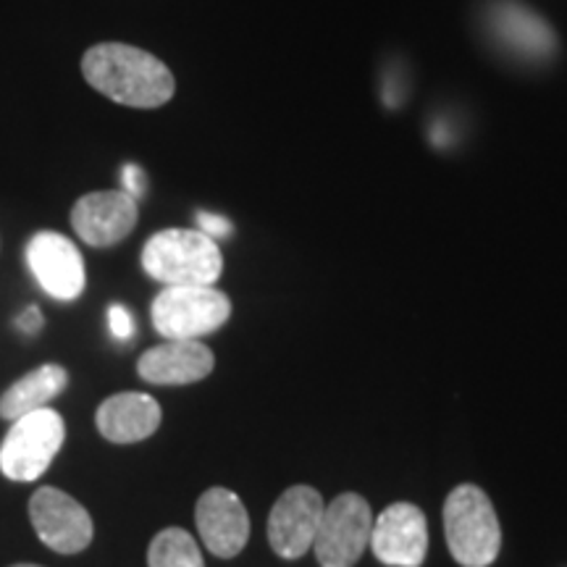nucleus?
Masks as SVG:
<instances>
[{"instance_id":"nucleus-9","label":"nucleus","mask_w":567,"mask_h":567,"mask_svg":"<svg viewBox=\"0 0 567 567\" xmlns=\"http://www.w3.org/2000/svg\"><path fill=\"white\" fill-rule=\"evenodd\" d=\"M27 266H30L42 292H48L59 302L76 300L87 287L82 252L59 231L34 234L27 245Z\"/></svg>"},{"instance_id":"nucleus-13","label":"nucleus","mask_w":567,"mask_h":567,"mask_svg":"<svg viewBox=\"0 0 567 567\" xmlns=\"http://www.w3.org/2000/svg\"><path fill=\"white\" fill-rule=\"evenodd\" d=\"M216 368L210 347L197 339H166L140 358L137 373L155 386H187L208 379Z\"/></svg>"},{"instance_id":"nucleus-14","label":"nucleus","mask_w":567,"mask_h":567,"mask_svg":"<svg viewBox=\"0 0 567 567\" xmlns=\"http://www.w3.org/2000/svg\"><path fill=\"white\" fill-rule=\"evenodd\" d=\"M492 30L496 40L526 61H549L557 53V34L551 27L515 0H502L492 9Z\"/></svg>"},{"instance_id":"nucleus-7","label":"nucleus","mask_w":567,"mask_h":567,"mask_svg":"<svg viewBox=\"0 0 567 567\" xmlns=\"http://www.w3.org/2000/svg\"><path fill=\"white\" fill-rule=\"evenodd\" d=\"M30 520L40 542L59 555H80L95 536L84 505L53 486H42L32 494Z\"/></svg>"},{"instance_id":"nucleus-17","label":"nucleus","mask_w":567,"mask_h":567,"mask_svg":"<svg viewBox=\"0 0 567 567\" xmlns=\"http://www.w3.org/2000/svg\"><path fill=\"white\" fill-rule=\"evenodd\" d=\"M147 567H205L203 551L184 528H163L147 547Z\"/></svg>"},{"instance_id":"nucleus-4","label":"nucleus","mask_w":567,"mask_h":567,"mask_svg":"<svg viewBox=\"0 0 567 567\" xmlns=\"http://www.w3.org/2000/svg\"><path fill=\"white\" fill-rule=\"evenodd\" d=\"M66 439V423L53 408L21 415L0 444V473L17 484H30L48 473Z\"/></svg>"},{"instance_id":"nucleus-16","label":"nucleus","mask_w":567,"mask_h":567,"mask_svg":"<svg viewBox=\"0 0 567 567\" xmlns=\"http://www.w3.org/2000/svg\"><path fill=\"white\" fill-rule=\"evenodd\" d=\"M69 386V373L63 365L48 363L21 375L19 381L6 389L0 396V417L19 421L21 415H30L34 410L48 408Z\"/></svg>"},{"instance_id":"nucleus-11","label":"nucleus","mask_w":567,"mask_h":567,"mask_svg":"<svg viewBox=\"0 0 567 567\" xmlns=\"http://www.w3.org/2000/svg\"><path fill=\"white\" fill-rule=\"evenodd\" d=\"M140 208L124 189H105L80 197L71 208V226L90 247H113L130 237L137 226Z\"/></svg>"},{"instance_id":"nucleus-22","label":"nucleus","mask_w":567,"mask_h":567,"mask_svg":"<svg viewBox=\"0 0 567 567\" xmlns=\"http://www.w3.org/2000/svg\"><path fill=\"white\" fill-rule=\"evenodd\" d=\"M11 567H40V565H11Z\"/></svg>"},{"instance_id":"nucleus-10","label":"nucleus","mask_w":567,"mask_h":567,"mask_svg":"<svg viewBox=\"0 0 567 567\" xmlns=\"http://www.w3.org/2000/svg\"><path fill=\"white\" fill-rule=\"evenodd\" d=\"M379 563L392 567H421L429 555V523L423 509L394 502L373 520L371 547Z\"/></svg>"},{"instance_id":"nucleus-18","label":"nucleus","mask_w":567,"mask_h":567,"mask_svg":"<svg viewBox=\"0 0 567 567\" xmlns=\"http://www.w3.org/2000/svg\"><path fill=\"white\" fill-rule=\"evenodd\" d=\"M195 218H197V229H200L203 234H208L210 239H221V237H229V234H231V221H229V218L218 216V213L200 210Z\"/></svg>"},{"instance_id":"nucleus-5","label":"nucleus","mask_w":567,"mask_h":567,"mask_svg":"<svg viewBox=\"0 0 567 567\" xmlns=\"http://www.w3.org/2000/svg\"><path fill=\"white\" fill-rule=\"evenodd\" d=\"M153 326L166 339H200L229 321L231 300L216 287H166L153 300Z\"/></svg>"},{"instance_id":"nucleus-2","label":"nucleus","mask_w":567,"mask_h":567,"mask_svg":"<svg viewBox=\"0 0 567 567\" xmlns=\"http://www.w3.org/2000/svg\"><path fill=\"white\" fill-rule=\"evenodd\" d=\"M142 268L163 287H216L224 258L200 229H163L142 247Z\"/></svg>"},{"instance_id":"nucleus-6","label":"nucleus","mask_w":567,"mask_h":567,"mask_svg":"<svg viewBox=\"0 0 567 567\" xmlns=\"http://www.w3.org/2000/svg\"><path fill=\"white\" fill-rule=\"evenodd\" d=\"M373 513L360 494H339L326 505L313 551L321 567H354L371 547Z\"/></svg>"},{"instance_id":"nucleus-1","label":"nucleus","mask_w":567,"mask_h":567,"mask_svg":"<svg viewBox=\"0 0 567 567\" xmlns=\"http://www.w3.org/2000/svg\"><path fill=\"white\" fill-rule=\"evenodd\" d=\"M82 74L92 90L126 109H161L176 92L172 69L126 42L92 45L82 59Z\"/></svg>"},{"instance_id":"nucleus-15","label":"nucleus","mask_w":567,"mask_h":567,"mask_svg":"<svg viewBox=\"0 0 567 567\" xmlns=\"http://www.w3.org/2000/svg\"><path fill=\"white\" fill-rule=\"evenodd\" d=\"M161 417V405L151 394L122 392L103 400L95 413V423L105 442L137 444L158 431Z\"/></svg>"},{"instance_id":"nucleus-19","label":"nucleus","mask_w":567,"mask_h":567,"mask_svg":"<svg viewBox=\"0 0 567 567\" xmlns=\"http://www.w3.org/2000/svg\"><path fill=\"white\" fill-rule=\"evenodd\" d=\"M109 329L116 339H130L134 334V318L124 305H111L109 308Z\"/></svg>"},{"instance_id":"nucleus-8","label":"nucleus","mask_w":567,"mask_h":567,"mask_svg":"<svg viewBox=\"0 0 567 567\" xmlns=\"http://www.w3.org/2000/svg\"><path fill=\"white\" fill-rule=\"evenodd\" d=\"M326 502L318 488L297 484L287 488L268 515V542L284 559H300L313 549Z\"/></svg>"},{"instance_id":"nucleus-21","label":"nucleus","mask_w":567,"mask_h":567,"mask_svg":"<svg viewBox=\"0 0 567 567\" xmlns=\"http://www.w3.org/2000/svg\"><path fill=\"white\" fill-rule=\"evenodd\" d=\"M17 326H19L21 331H24V334H38L42 326H45V318H42L40 308H34V305H30V308H27L24 313L17 318Z\"/></svg>"},{"instance_id":"nucleus-20","label":"nucleus","mask_w":567,"mask_h":567,"mask_svg":"<svg viewBox=\"0 0 567 567\" xmlns=\"http://www.w3.org/2000/svg\"><path fill=\"white\" fill-rule=\"evenodd\" d=\"M122 182H124V193L132 195L134 200H140V197L145 195L147 176H145V172H142L140 166H134V163H126V166H124Z\"/></svg>"},{"instance_id":"nucleus-3","label":"nucleus","mask_w":567,"mask_h":567,"mask_svg":"<svg viewBox=\"0 0 567 567\" xmlns=\"http://www.w3.org/2000/svg\"><path fill=\"white\" fill-rule=\"evenodd\" d=\"M444 536L463 567H488L499 557L502 528L492 499L476 484H460L444 502Z\"/></svg>"},{"instance_id":"nucleus-12","label":"nucleus","mask_w":567,"mask_h":567,"mask_svg":"<svg viewBox=\"0 0 567 567\" xmlns=\"http://www.w3.org/2000/svg\"><path fill=\"white\" fill-rule=\"evenodd\" d=\"M195 523L203 544L221 559L237 557L250 538V515L231 488L213 486L197 499Z\"/></svg>"}]
</instances>
